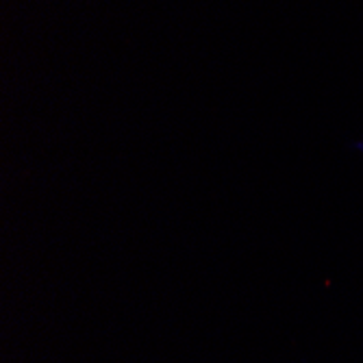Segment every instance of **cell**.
Returning a JSON list of instances; mask_svg holds the SVG:
<instances>
[{"mask_svg": "<svg viewBox=\"0 0 363 363\" xmlns=\"http://www.w3.org/2000/svg\"><path fill=\"white\" fill-rule=\"evenodd\" d=\"M348 150H354V152H361L363 155V138L361 140H354V142H348V146H346Z\"/></svg>", "mask_w": 363, "mask_h": 363, "instance_id": "6da1fadb", "label": "cell"}]
</instances>
